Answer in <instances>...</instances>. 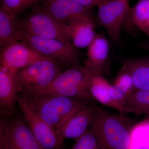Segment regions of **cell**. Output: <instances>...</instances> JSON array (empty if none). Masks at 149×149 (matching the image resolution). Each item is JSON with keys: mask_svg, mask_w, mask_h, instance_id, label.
<instances>
[{"mask_svg": "<svg viewBox=\"0 0 149 149\" xmlns=\"http://www.w3.org/2000/svg\"><path fill=\"white\" fill-rule=\"evenodd\" d=\"M0 149H44L30 128L19 118L10 120L1 118Z\"/></svg>", "mask_w": 149, "mask_h": 149, "instance_id": "7", "label": "cell"}, {"mask_svg": "<svg viewBox=\"0 0 149 149\" xmlns=\"http://www.w3.org/2000/svg\"><path fill=\"white\" fill-rule=\"evenodd\" d=\"M16 39V41L25 43L42 55L56 61L62 66L70 67L80 65L78 52L73 46L56 39L31 35L20 29L17 33Z\"/></svg>", "mask_w": 149, "mask_h": 149, "instance_id": "5", "label": "cell"}, {"mask_svg": "<svg viewBox=\"0 0 149 149\" xmlns=\"http://www.w3.org/2000/svg\"><path fill=\"white\" fill-rule=\"evenodd\" d=\"M18 93L14 74L0 65V111L5 117L14 114Z\"/></svg>", "mask_w": 149, "mask_h": 149, "instance_id": "13", "label": "cell"}, {"mask_svg": "<svg viewBox=\"0 0 149 149\" xmlns=\"http://www.w3.org/2000/svg\"><path fill=\"white\" fill-rule=\"evenodd\" d=\"M124 113L111 115L95 107L89 128L104 149H128L130 134L134 126Z\"/></svg>", "mask_w": 149, "mask_h": 149, "instance_id": "1", "label": "cell"}, {"mask_svg": "<svg viewBox=\"0 0 149 149\" xmlns=\"http://www.w3.org/2000/svg\"><path fill=\"white\" fill-rule=\"evenodd\" d=\"M78 3L88 8H91L93 6H97L103 0H73Z\"/></svg>", "mask_w": 149, "mask_h": 149, "instance_id": "26", "label": "cell"}, {"mask_svg": "<svg viewBox=\"0 0 149 149\" xmlns=\"http://www.w3.org/2000/svg\"><path fill=\"white\" fill-rule=\"evenodd\" d=\"M122 63L132 75L136 90H149V56L125 59Z\"/></svg>", "mask_w": 149, "mask_h": 149, "instance_id": "16", "label": "cell"}, {"mask_svg": "<svg viewBox=\"0 0 149 149\" xmlns=\"http://www.w3.org/2000/svg\"><path fill=\"white\" fill-rule=\"evenodd\" d=\"M113 85L121 89L128 97L131 93L136 91L132 75L123 65L116 77Z\"/></svg>", "mask_w": 149, "mask_h": 149, "instance_id": "23", "label": "cell"}, {"mask_svg": "<svg viewBox=\"0 0 149 149\" xmlns=\"http://www.w3.org/2000/svg\"><path fill=\"white\" fill-rule=\"evenodd\" d=\"M17 16L0 7V46L1 48L16 41L19 30Z\"/></svg>", "mask_w": 149, "mask_h": 149, "instance_id": "18", "label": "cell"}, {"mask_svg": "<svg viewBox=\"0 0 149 149\" xmlns=\"http://www.w3.org/2000/svg\"><path fill=\"white\" fill-rule=\"evenodd\" d=\"M128 113L149 118V90H136L128 96L123 113Z\"/></svg>", "mask_w": 149, "mask_h": 149, "instance_id": "19", "label": "cell"}, {"mask_svg": "<svg viewBox=\"0 0 149 149\" xmlns=\"http://www.w3.org/2000/svg\"><path fill=\"white\" fill-rule=\"evenodd\" d=\"M17 104L32 133L44 149H59L63 142L55 129L50 126L36 113L26 99L18 94Z\"/></svg>", "mask_w": 149, "mask_h": 149, "instance_id": "9", "label": "cell"}, {"mask_svg": "<svg viewBox=\"0 0 149 149\" xmlns=\"http://www.w3.org/2000/svg\"><path fill=\"white\" fill-rule=\"evenodd\" d=\"M61 65L49 58L37 61L17 70L14 73L19 93L29 89L45 87L61 72Z\"/></svg>", "mask_w": 149, "mask_h": 149, "instance_id": "6", "label": "cell"}, {"mask_svg": "<svg viewBox=\"0 0 149 149\" xmlns=\"http://www.w3.org/2000/svg\"><path fill=\"white\" fill-rule=\"evenodd\" d=\"M128 149H149V118L133 126Z\"/></svg>", "mask_w": 149, "mask_h": 149, "instance_id": "21", "label": "cell"}, {"mask_svg": "<svg viewBox=\"0 0 149 149\" xmlns=\"http://www.w3.org/2000/svg\"><path fill=\"white\" fill-rule=\"evenodd\" d=\"M70 42L76 49L89 46L95 36V22L93 17L74 19L68 22Z\"/></svg>", "mask_w": 149, "mask_h": 149, "instance_id": "15", "label": "cell"}, {"mask_svg": "<svg viewBox=\"0 0 149 149\" xmlns=\"http://www.w3.org/2000/svg\"><path fill=\"white\" fill-rule=\"evenodd\" d=\"M1 7L18 16L29 8L38 6L43 0H1Z\"/></svg>", "mask_w": 149, "mask_h": 149, "instance_id": "22", "label": "cell"}, {"mask_svg": "<svg viewBox=\"0 0 149 149\" xmlns=\"http://www.w3.org/2000/svg\"><path fill=\"white\" fill-rule=\"evenodd\" d=\"M39 116L57 129L77 110L88 102L58 95L19 93Z\"/></svg>", "mask_w": 149, "mask_h": 149, "instance_id": "2", "label": "cell"}, {"mask_svg": "<svg viewBox=\"0 0 149 149\" xmlns=\"http://www.w3.org/2000/svg\"><path fill=\"white\" fill-rule=\"evenodd\" d=\"M108 41L103 35L96 33L88 47L87 58L84 66L93 72L103 75L109 54Z\"/></svg>", "mask_w": 149, "mask_h": 149, "instance_id": "14", "label": "cell"}, {"mask_svg": "<svg viewBox=\"0 0 149 149\" xmlns=\"http://www.w3.org/2000/svg\"><path fill=\"white\" fill-rule=\"evenodd\" d=\"M95 107L86 104L56 129L63 142L67 139L76 140L85 133L93 121Z\"/></svg>", "mask_w": 149, "mask_h": 149, "instance_id": "11", "label": "cell"}, {"mask_svg": "<svg viewBox=\"0 0 149 149\" xmlns=\"http://www.w3.org/2000/svg\"><path fill=\"white\" fill-rule=\"evenodd\" d=\"M0 56V65L14 74L17 70L34 62L49 58L19 41H15L1 48Z\"/></svg>", "mask_w": 149, "mask_h": 149, "instance_id": "10", "label": "cell"}, {"mask_svg": "<svg viewBox=\"0 0 149 149\" xmlns=\"http://www.w3.org/2000/svg\"><path fill=\"white\" fill-rule=\"evenodd\" d=\"M91 74V70L86 67L73 65L62 71L45 87L29 89L21 93L58 95L88 102L93 99L88 88Z\"/></svg>", "mask_w": 149, "mask_h": 149, "instance_id": "3", "label": "cell"}, {"mask_svg": "<svg viewBox=\"0 0 149 149\" xmlns=\"http://www.w3.org/2000/svg\"><path fill=\"white\" fill-rule=\"evenodd\" d=\"M32 9L23 18L18 19L19 29L31 35L56 39L72 45L67 24L57 20L43 7L37 6Z\"/></svg>", "mask_w": 149, "mask_h": 149, "instance_id": "4", "label": "cell"}, {"mask_svg": "<svg viewBox=\"0 0 149 149\" xmlns=\"http://www.w3.org/2000/svg\"><path fill=\"white\" fill-rule=\"evenodd\" d=\"M128 20L149 36V0H140L130 8Z\"/></svg>", "mask_w": 149, "mask_h": 149, "instance_id": "20", "label": "cell"}, {"mask_svg": "<svg viewBox=\"0 0 149 149\" xmlns=\"http://www.w3.org/2000/svg\"><path fill=\"white\" fill-rule=\"evenodd\" d=\"M109 93L111 99L117 106L118 110L123 113L128 96L121 89L114 85H111Z\"/></svg>", "mask_w": 149, "mask_h": 149, "instance_id": "25", "label": "cell"}, {"mask_svg": "<svg viewBox=\"0 0 149 149\" xmlns=\"http://www.w3.org/2000/svg\"><path fill=\"white\" fill-rule=\"evenodd\" d=\"M138 47L141 49L148 51L149 52V41L142 42L139 43L138 45Z\"/></svg>", "mask_w": 149, "mask_h": 149, "instance_id": "27", "label": "cell"}, {"mask_svg": "<svg viewBox=\"0 0 149 149\" xmlns=\"http://www.w3.org/2000/svg\"><path fill=\"white\" fill-rule=\"evenodd\" d=\"M43 7L52 16L67 24L72 19L80 17H93L90 8L73 0H43Z\"/></svg>", "mask_w": 149, "mask_h": 149, "instance_id": "12", "label": "cell"}, {"mask_svg": "<svg viewBox=\"0 0 149 149\" xmlns=\"http://www.w3.org/2000/svg\"><path fill=\"white\" fill-rule=\"evenodd\" d=\"M97 6L99 23L111 40L117 43L130 11L128 0H103Z\"/></svg>", "mask_w": 149, "mask_h": 149, "instance_id": "8", "label": "cell"}, {"mask_svg": "<svg viewBox=\"0 0 149 149\" xmlns=\"http://www.w3.org/2000/svg\"><path fill=\"white\" fill-rule=\"evenodd\" d=\"M71 149H104L92 130L88 128L75 140Z\"/></svg>", "mask_w": 149, "mask_h": 149, "instance_id": "24", "label": "cell"}, {"mask_svg": "<svg viewBox=\"0 0 149 149\" xmlns=\"http://www.w3.org/2000/svg\"><path fill=\"white\" fill-rule=\"evenodd\" d=\"M91 71L88 88L93 99L106 106L118 110L117 106L111 99L109 93L111 85L103 75Z\"/></svg>", "mask_w": 149, "mask_h": 149, "instance_id": "17", "label": "cell"}]
</instances>
